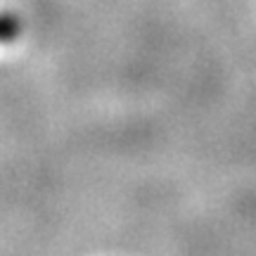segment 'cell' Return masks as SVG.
<instances>
[{
    "label": "cell",
    "mask_w": 256,
    "mask_h": 256,
    "mask_svg": "<svg viewBox=\"0 0 256 256\" xmlns=\"http://www.w3.org/2000/svg\"><path fill=\"white\" fill-rule=\"evenodd\" d=\"M17 22L10 17V14H0V40H10L12 36H17Z\"/></svg>",
    "instance_id": "cell-1"
}]
</instances>
